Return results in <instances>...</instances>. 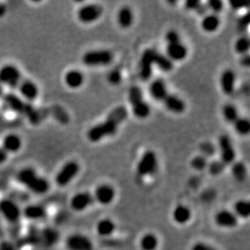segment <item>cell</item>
<instances>
[{
  "mask_svg": "<svg viewBox=\"0 0 250 250\" xmlns=\"http://www.w3.org/2000/svg\"><path fill=\"white\" fill-rule=\"evenodd\" d=\"M128 117L127 109L124 106H118L112 109L105 120L94 125L87 131V137L89 141L97 143L104 138L115 135L121 124Z\"/></svg>",
  "mask_w": 250,
  "mask_h": 250,
  "instance_id": "6da1fadb",
  "label": "cell"
},
{
  "mask_svg": "<svg viewBox=\"0 0 250 250\" xmlns=\"http://www.w3.org/2000/svg\"><path fill=\"white\" fill-rule=\"evenodd\" d=\"M17 182L37 195H42L50 190V183L45 177H41L32 167H25L17 175Z\"/></svg>",
  "mask_w": 250,
  "mask_h": 250,
  "instance_id": "7a4b0ae2",
  "label": "cell"
},
{
  "mask_svg": "<svg viewBox=\"0 0 250 250\" xmlns=\"http://www.w3.org/2000/svg\"><path fill=\"white\" fill-rule=\"evenodd\" d=\"M166 41L167 42V57L171 61H182L187 58L188 50L182 43L179 33L177 31H167L166 34Z\"/></svg>",
  "mask_w": 250,
  "mask_h": 250,
  "instance_id": "3957f363",
  "label": "cell"
},
{
  "mask_svg": "<svg viewBox=\"0 0 250 250\" xmlns=\"http://www.w3.org/2000/svg\"><path fill=\"white\" fill-rule=\"evenodd\" d=\"M128 98L132 108L134 115L139 119H144L148 117L151 113V108L144 99V94L140 87L132 86L129 89Z\"/></svg>",
  "mask_w": 250,
  "mask_h": 250,
  "instance_id": "277c9868",
  "label": "cell"
},
{
  "mask_svg": "<svg viewBox=\"0 0 250 250\" xmlns=\"http://www.w3.org/2000/svg\"><path fill=\"white\" fill-rule=\"evenodd\" d=\"M81 170V166L76 161H67L57 172L55 176V184L59 187H66L71 184Z\"/></svg>",
  "mask_w": 250,
  "mask_h": 250,
  "instance_id": "5b68a950",
  "label": "cell"
},
{
  "mask_svg": "<svg viewBox=\"0 0 250 250\" xmlns=\"http://www.w3.org/2000/svg\"><path fill=\"white\" fill-rule=\"evenodd\" d=\"M158 167V161L153 151H145L138 162L137 171L139 177H147L154 174Z\"/></svg>",
  "mask_w": 250,
  "mask_h": 250,
  "instance_id": "8992f818",
  "label": "cell"
},
{
  "mask_svg": "<svg viewBox=\"0 0 250 250\" xmlns=\"http://www.w3.org/2000/svg\"><path fill=\"white\" fill-rule=\"evenodd\" d=\"M113 59V55L109 50H90L83 55L82 61L87 66H103L110 63Z\"/></svg>",
  "mask_w": 250,
  "mask_h": 250,
  "instance_id": "52a82bcc",
  "label": "cell"
},
{
  "mask_svg": "<svg viewBox=\"0 0 250 250\" xmlns=\"http://www.w3.org/2000/svg\"><path fill=\"white\" fill-rule=\"evenodd\" d=\"M0 214L10 224H17L22 218V210L18 204L8 198L0 200Z\"/></svg>",
  "mask_w": 250,
  "mask_h": 250,
  "instance_id": "ba28073f",
  "label": "cell"
},
{
  "mask_svg": "<svg viewBox=\"0 0 250 250\" xmlns=\"http://www.w3.org/2000/svg\"><path fill=\"white\" fill-rule=\"evenodd\" d=\"M65 247L67 250H94V244L84 234L74 232L66 236Z\"/></svg>",
  "mask_w": 250,
  "mask_h": 250,
  "instance_id": "9c48e42d",
  "label": "cell"
},
{
  "mask_svg": "<svg viewBox=\"0 0 250 250\" xmlns=\"http://www.w3.org/2000/svg\"><path fill=\"white\" fill-rule=\"evenodd\" d=\"M22 79L21 71L15 66L6 65L0 69V83L12 89H17Z\"/></svg>",
  "mask_w": 250,
  "mask_h": 250,
  "instance_id": "30bf717a",
  "label": "cell"
},
{
  "mask_svg": "<svg viewBox=\"0 0 250 250\" xmlns=\"http://www.w3.org/2000/svg\"><path fill=\"white\" fill-rule=\"evenodd\" d=\"M103 14V7L99 4L83 5L77 12V18L83 24H92Z\"/></svg>",
  "mask_w": 250,
  "mask_h": 250,
  "instance_id": "8fae6325",
  "label": "cell"
},
{
  "mask_svg": "<svg viewBox=\"0 0 250 250\" xmlns=\"http://www.w3.org/2000/svg\"><path fill=\"white\" fill-rule=\"evenodd\" d=\"M156 52L154 49H146L142 55L139 62V76L143 81H148L151 78Z\"/></svg>",
  "mask_w": 250,
  "mask_h": 250,
  "instance_id": "7c38bea8",
  "label": "cell"
},
{
  "mask_svg": "<svg viewBox=\"0 0 250 250\" xmlns=\"http://www.w3.org/2000/svg\"><path fill=\"white\" fill-rule=\"evenodd\" d=\"M94 203V198L91 193L81 191L76 193L71 197L70 208L76 212H83Z\"/></svg>",
  "mask_w": 250,
  "mask_h": 250,
  "instance_id": "4fadbf2b",
  "label": "cell"
},
{
  "mask_svg": "<svg viewBox=\"0 0 250 250\" xmlns=\"http://www.w3.org/2000/svg\"><path fill=\"white\" fill-rule=\"evenodd\" d=\"M214 223L220 229H232L238 225L239 219L232 210L222 209L215 213Z\"/></svg>",
  "mask_w": 250,
  "mask_h": 250,
  "instance_id": "5bb4252c",
  "label": "cell"
},
{
  "mask_svg": "<svg viewBox=\"0 0 250 250\" xmlns=\"http://www.w3.org/2000/svg\"><path fill=\"white\" fill-rule=\"evenodd\" d=\"M92 196L94 202H97L100 205L109 206L115 199V189L110 185L101 184L96 188Z\"/></svg>",
  "mask_w": 250,
  "mask_h": 250,
  "instance_id": "9a60e30c",
  "label": "cell"
},
{
  "mask_svg": "<svg viewBox=\"0 0 250 250\" xmlns=\"http://www.w3.org/2000/svg\"><path fill=\"white\" fill-rule=\"evenodd\" d=\"M220 151V161L225 165H232L236 158V152L231 144V139L226 135H223L219 139Z\"/></svg>",
  "mask_w": 250,
  "mask_h": 250,
  "instance_id": "2e32d148",
  "label": "cell"
},
{
  "mask_svg": "<svg viewBox=\"0 0 250 250\" xmlns=\"http://www.w3.org/2000/svg\"><path fill=\"white\" fill-rule=\"evenodd\" d=\"M48 210L40 204H29L22 210V217L29 221H41L47 217Z\"/></svg>",
  "mask_w": 250,
  "mask_h": 250,
  "instance_id": "e0dca14e",
  "label": "cell"
},
{
  "mask_svg": "<svg viewBox=\"0 0 250 250\" xmlns=\"http://www.w3.org/2000/svg\"><path fill=\"white\" fill-rule=\"evenodd\" d=\"M17 88L19 89L20 93L21 94L22 97L29 102H33L34 100L37 99L39 94L38 86L33 83V81L27 79H22Z\"/></svg>",
  "mask_w": 250,
  "mask_h": 250,
  "instance_id": "ac0fdd59",
  "label": "cell"
},
{
  "mask_svg": "<svg viewBox=\"0 0 250 250\" xmlns=\"http://www.w3.org/2000/svg\"><path fill=\"white\" fill-rule=\"evenodd\" d=\"M39 241L45 246L52 247L59 243L60 240L59 231L53 227H45L39 232Z\"/></svg>",
  "mask_w": 250,
  "mask_h": 250,
  "instance_id": "d6986e66",
  "label": "cell"
},
{
  "mask_svg": "<svg viewBox=\"0 0 250 250\" xmlns=\"http://www.w3.org/2000/svg\"><path fill=\"white\" fill-rule=\"evenodd\" d=\"M172 220L178 225H185L190 221L192 218L191 210L183 204L177 205L172 211Z\"/></svg>",
  "mask_w": 250,
  "mask_h": 250,
  "instance_id": "ffe728a7",
  "label": "cell"
},
{
  "mask_svg": "<svg viewBox=\"0 0 250 250\" xmlns=\"http://www.w3.org/2000/svg\"><path fill=\"white\" fill-rule=\"evenodd\" d=\"M162 102L166 109L173 113L179 114L183 113L186 109L185 102L180 97L173 94L168 93Z\"/></svg>",
  "mask_w": 250,
  "mask_h": 250,
  "instance_id": "44dd1931",
  "label": "cell"
},
{
  "mask_svg": "<svg viewBox=\"0 0 250 250\" xmlns=\"http://www.w3.org/2000/svg\"><path fill=\"white\" fill-rule=\"evenodd\" d=\"M236 75L231 70H226L220 76V87L224 94L231 95L235 89Z\"/></svg>",
  "mask_w": 250,
  "mask_h": 250,
  "instance_id": "7402d4cb",
  "label": "cell"
},
{
  "mask_svg": "<svg viewBox=\"0 0 250 250\" xmlns=\"http://www.w3.org/2000/svg\"><path fill=\"white\" fill-rule=\"evenodd\" d=\"M149 91L152 98L158 102H163V100L168 94L166 82L161 79H156L153 81L150 85Z\"/></svg>",
  "mask_w": 250,
  "mask_h": 250,
  "instance_id": "603a6c76",
  "label": "cell"
},
{
  "mask_svg": "<svg viewBox=\"0 0 250 250\" xmlns=\"http://www.w3.org/2000/svg\"><path fill=\"white\" fill-rule=\"evenodd\" d=\"M64 82L71 89H77L83 84L84 76L79 70H71L64 76Z\"/></svg>",
  "mask_w": 250,
  "mask_h": 250,
  "instance_id": "cb8c5ba5",
  "label": "cell"
},
{
  "mask_svg": "<svg viewBox=\"0 0 250 250\" xmlns=\"http://www.w3.org/2000/svg\"><path fill=\"white\" fill-rule=\"evenodd\" d=\"M116 224L109 218L102 219L96 225V231L97 235L102 237H108L113 235L116 231Z\"/></svg>",
  "mask_w": 250,
  "mask_h": 250,
  "instance_id": "d4e9b609",
  "label": "cell"
},
{
  "mask_svg": "<svg viewBox=\"0 0 250 250\" xmlns=\"http://www.w3.org/2000/svg\"><path fill=\"white\" fill-rule=\"evenodd\" d=\"M158 236L153 232H146L141 236L139 240V248L141 250H156L158 249Z\"/></svg>",
  "mask_w": 250,
  "mask_h": 250,
  "instance_id": "484cf974",
  "label": "cell"
},
{
  "mask_svg": "<svg viewBox=\"0 0 250 250\" xmlns=\"http://www.w3.org/2000/svg\"><path fill=\"white\" fill-rule=\"evenodd\" d=\"M2 146L8 153H16L21 148V139L15 134H10L2 140Z\"/></svg>",
  "mask_w": 250,
  "mask_h": 250,
  "instance_id": "4316f807",
  "label": "cell"
},
{
  "mask_svg": "<svg viewBox=\"0 0 250 250\" xmlns=\"http://www.w3.org/2000/svg\"><path fill=\"white\" fill-rule=\"evenodd\" d=\"M117 21L120 27L123 28H130L134 21V15L130 7H123L118 11Z\"/></svg>",
  "mask_w": 250,
  "mask_h": 250,
  "instance_id": "83f0119b",
  "label": "cell"
},
{
  "mask_svg": "<svg viewBox=\"0 0 250 250\" xmlns=\"http://www.w3.org/2000/svg\"><path fill=\"white\" fill-rule=\"evenodd\" d=\"M220 20L217 15H207L203 18L201 23V26L203 31L207 33H214L220 27Z\"/></svg>",
  "mask_w": 250,
  "mask_h": 250,
  "instance_id": "f1b7e54d",
  "label": "cell"
},
{
  "mask_svg": "<svg viewBox=\"0 0 250 250\" xmlns=\"http://www.w3.org/2000/svg\"><path fill=\"white\" fill-rule=\"evenodd\" d=\"M232 211L238 219H248L250 215V202L245 199L236 201V203H234Z\"/></svg>",
  "mask_w": 250,
  "mask_h": 250,
  "instance_id": "f546056e",
  "label": "cell"
},
{
  "mask_svg": "<svg viewBox=\"0 0 250 250\" xmlns=\"http://www.w3.org/2000/svg\"><path fill=\"white\" fill-rule=\"evenodd\" d=\"M231 174L236 182H244L247 178V168L242 162H234L231 166Z\"/></svg>",
  "mask_w": 250,
  "mask_h": 250,
  "instance_id": "4dcf8cb0",
  "label": "cell"
},
{
  "mask_svg": "<svg viewBox=\"0 0 250 250\" xmlns=\"http://www.w3.org/2000/svg\"><path fill=\"white\" fill-rule=\"evenodd\" d=\"M154 63L156 64L159 68L163 71H166V72L172 71V68H173L172 61H171L166 55H162V54L157 52V51H156V55H155Z\"/></svg>",
  "mask_w": 250,
  "mask_h": 250,
  "instance_id": "1f68e13d",
  "label": "cell"
},
{
  "mask_svg": "<svg viewBox=\"0 0 250 250\" xmlns=\"http://www.w3.org/2000/svg\"><path fill=\"white\" fill-rule=\"evenodd\" d=\"M223 116L228 123L233 124L240 117H239L238 110L233 104H224L222 109Z\"/></svg>",
  "mask_w": 250,
  "mask_h": 250,
  "instance_id": "d6a6232c",
  "label": "cell"
},
{
  "mask_svg": "<svg viewBox=\"0 0 250 250\" xmlns=\"http://www.w3.org/2000/svg\"><path fill=\"white\" fill-rule=\"evenodd\" d=\"M5 102H6L7 104L9 105L10 108H12L16 111L24 113V110H25V109H24L25 105H24V103L14 95H7L5 97Z\"/></svg>",
  "mask_w": 250,
  "mask_h": 250,
  "instance_id": "836d02e7",
  "label": "cell"
},
{
  "mask_svg": "<svg viewBox=\"0 0 250 250\" xmlns=\"http://www.w3.org/2000/svg\"><path fill=\"white\" fill-rule=\"evenodd\" d=\"M234 128L239 135H248L250 130V124L248 119L244 118H239L233 123Z\"/></svg>",
  "mask_w": 250,
  "mask_h": 250,
  "instance_id": "e575fe53",
  "label": "cell"
},
{
  "mask_svg": "<svg viewBox=\"0 0 250 250\" xmlns=\"http://www.w3.org/2000/svg\"><path fill=\"white\" fill-rule=\"evenodd\" d=\"M250 42L248 37H241L236 40L234 45L235 51L241 55H246L250 50Z\"/></svg>",
  "mask_w": 250,
  "mask_h": 250,
  "instance_id": "d590c367",
  "label": "cell"
},
{
  "mask_svg": "<svg viewBox=\"0 0 250 250\" xmlns=\"http://www.w3.org/2000/svg\"><path fill=\"white\" fill-rule=\"evenodd\" d=\"M226 166L220 161H214L208 164V171L212 176H220L222 174Z\"/></svg>",
  "mask_w": 250,
  "mask_h": 250,
  "instance_id": "8d00e7d4",
  "label": "cell"
},
{
  "mask_svg": "<svg viewBox=\"0 0 250 250\" xmlns=\"http://www.w3.org/2000/svg\"><path fill=\"white\" fill-rule=\"evenodd\" d=\"M208 160L205 156H195L191 161L192 167L197 171H203V170L208 168Z\"/></svg>",
  "mask_w": 250,
  "mask_h": 250,
  "instance_id": "74e56055",
  "label": "cell"
},
{
  "mask_svg": "<svg viewBox=\"0 0 250 250\" xmlns=\"http://www.w3.org/2000/svg\"><path fill=\"white\" fill-rule=\"evenodd\" d=\"M207 8L213 12L212 14H218L223 10L224 5L220 0H210L207 2Z\"/></svg>",
  "mask_w": 250,
  "mask_h": 250,
  "instance_id": "f35d334b",
  "label": "cell"
},
{
  "mask_svg": "<svg viewBox=\"0 0 250 250\" xmlns=\"http://www.w3.org/2000/svg\"><path fill=\"white\" fill-rule=\"evenodd\" d=\"M122 73L118 70H112L107 76V81L111 85L119 84L122 82Z\"/></svg>",
  "mask_w": 250,
  "mask_h": 250,
  "instance_id": "ab89813d",
  "label": "cell"
},
{
  "mask_svg": "<svg viewBox=\"0 0 250 250\" xmlns=\"http://www.w3.org/2000/svg\"><path fill=\"white\" fill-rule=\"evenodd\" d=\"M200 150L203 156L206 158L208 156H212L215 152V147L210 142H204L200 145Z\"/></svg>",
  "mask_w": 250,
  "mask_h": 250,
  "instance_id": "60d3db41",
  "label": "cell"
},
{
  "mask_svg": "<svg viewBox=\"0 0 250 250\" xmlns=\"http://www.w3.org/2000/svg\"><path fill=\"white\" fill-rule=\"evenodd\" d=\"M190 250H218L217 249L214 247L212 245L203 242V241H197L193 244L190 248Z\"/></svg>",
  "mask_w": 250,
  "mask_h": 250,
  "instance_id": "b9f144b4",
  "label": "cell"
},
{
  "mask_svg": "<svg viewBox=\"0 0 250 250\" xmlns=\"http://www.w3.org/2000/svg\"><path fill=\"white\" fill-rule=\"evenodd\" d=\"M249 24H250V14L247 13L239 20L238 28L241 30H245L249 26Z\"/></svg>",
  "mask_w": 250,
  "mask_h": 250,
  "instance_id": "7bdbcfd3",
  "label": "cell"
},
{
  "mask_svg": "<svg viewBox=\"0 0 250 250\" xmlns=\"http://www.w3.org/2000/svg\"><path fill=\"white\" fill-rule=\"evenodd\" d=\"M202 2L199 1H193V0H189V1H187L185 2V7L187 10H194V11H197L198 7L200 6Z\"/></svg>",
  "mask_w": 250,
  "mask_h": 250,
  "instance_id": "ee69618b",
  "label": "cell"
},
{
  "mask_svg": "<svg viewBox=\"0 0 250 250\" xmlns=\"http://www.w3.org/2000/svg\"><path fill=\"white\" fill-rule=\"evenodd\" d=\"M0 250H16V248L14 245L10 241H4L0 244Z\"/></svg>",
  "mask_w": 250,
  "mask_h": 250,
  "instance_id": "f6af8a7d",
  "label": "cell"
},
{
  "mask_svg": "<svg viewBox=\"0 0 250 250\" xmlns=\"http://www.w3.org/2000/svg\"><path fill=\"white\" fill-rule=\"evenodd\" d=\"M8 158V152L2 146H0V165L4 164Z\"/></svg>",
  "mask_w": 250,
  "mask_h": 250,
  "instance_id": "bcb514c9",
  "label": "cell"
},
{
  "mask_svg": "<svg viewBox=\"0 0 250 250\" xmlns=\"http://www.w3.org/2000/svg\"><path fill=\"white\" fill-rule=\"evenodd\" d=\"M230 5H231V8L236 10V11L242 9L244 7H246V3H245V2H230Z\"/></svg>",
  "mask_w": 250,
  "mask_h": 250,
  "instance_id": "7dc6e473",
  "label": "cell"
},
{
  "mask_svg": "<svg viewBox=\"0 0 250 250\" xmlns=\"http://www.w3.org/2000/svg\"><path fill=\"white\" fill-rule=\"evenodd\" d=\"M241 63L242 66H247V67L250 66V57H249L248 55H243V57L241 59Z\"/></svg>",
  "mask_w": 250,
  "mask_h": 250,
  "instance_id": "c3c4849f",
  "label": "cell"
},
{
  "mask_svg": "<svg viewBox=\"0 0 250 250\" xmlns=\"http://www.w3.org/2000/svg\"><path fill=\"white\" fill-rule=\"evenodd\" d=\"M6 12H7V7L4 4L0 3V18L4 17Z\"/></svg>",
  "mask_w": 250,
  "mask_h": 250,
  "instance_id": "681fc988",
  "label": "cell"
}]
</instances>
